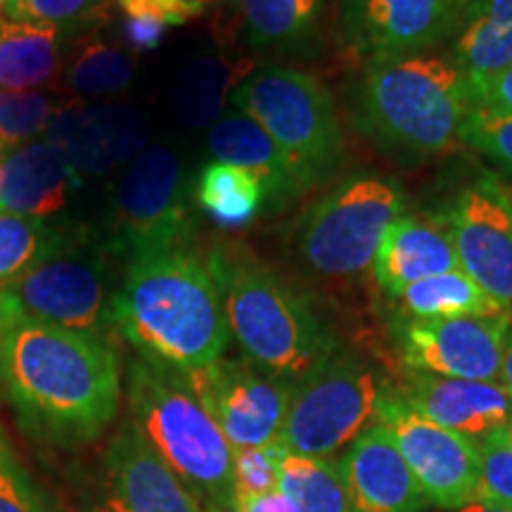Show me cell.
Returning a JSON list of instances; mask_svg holds the SVG:
<instances>
[{"instance_id":"6da1fadb","label":"cell","mask_w":512,"mask_h":512,"mask_svg":"<svg viewBox=\"0 0 512 512\" xmlns=\"http://www.w3.org/2000/svg\"><path fill=\"white\" fill-rule=\"evenodd\" d=\"M0 384L31 439L81 446L119 411V356L107 337L15 318L0 339Z\"/></svg>"},{"instance_id":"7a4b0ae2","label":"cell","mask_w":512,"mask_h":512,"mask_svg":"<svg viewBox=\"0 0 512 512\" xmlns=\"http://www.w3.org/2000/svg\"><path fill=\"white\" fill-rule=\"evenodd\" d=\"M114 330L147 361L183 373L219 361L230 330L209 261L188 245L128 261L114 294Z\"/></svg>"},{"instance_id":"3957f363","label":"cell","mask_w":512,"mask_h":512,"mask_svg":"<svg viewBox=\"0 0 512 512\" xmlns=\"http://www.w3.org/2000/svg\"><path fill=\"white\" fill-rule=\"evenodd\" d=\"M472 112L460 69L446 55L418 53L368 64L354 88L356 126L406 155H444L463 143Z\"/></svg>"},{"instance_id":"277c9868","label":"cell","mask_w":512,"mask_h":512,"mask_svg":"<svg viewBox=\"0 0 512 512\" xmlns=\"http://www.w3.org/2000/svg\"><path fill=\"white\" fill-rule=\"evenodd\" d=\"M207 261L230 337L256 368L297 384L339 347L309 299L271 268L226 249Z\"/></svg>"},{"instance_id":"5b68a950","label":"cell","mask_w":512,"mask_h":512,"mask_svg":"<svg viewBox=\"0 0 512 512\" xmlns=\"http://www.w3.org/2000/svg\"><path fill=\"white\" fill-rule=\"evenodd\" d=\"M126 399L128 425L202 508L235 510L233 446L192 394L183 370L138 356L128 366Z\"/></svg>"},{"instance_id":"8992f818","label":"cell","mask_w":512,"mask_h":512,"mask_svg":"<svg viewBox=\"0 0 512 512\" xmlns=\"http://www.w3.org/2000/svg\"><path fill=\"white\" fill-rule=\"evenodd\" d=\"M406 211L394 178L351 174L304 211L294 230V256L325 280H354L368 273L392 223Z\"/></svg>"},{"instance_id":"52a82bcc","label":"cell","mask_w":512,"mask_h":512,"mask_svg":"<svg viewBox=\"0 0 512 512\" xmlns=\"http://www.w3.org/2000/svg\"><path fill=\"white\" fill-rule=\"evenodd\" d=\"M230 102L278 143L309 190L337 171L344 155L342 124L335 98L313 74L290 67L259 69L233 88Z\"/></svg>"},{"instance_id":"ba28073f","label":"cell","mask_w":512,"mask_h":512,"mask_svg":"<svg viewBox=\"0 0 512 512\" xmlns=\"http://www.w3.org/2000/svg\"><path fill=\"white\" fill-rule=\"evenodd\" d=\"M389 392L368 358L337 347L297 382L278 444L294 456L335 458L375 425Z\"/></svg>"},{"instance_id":"9c48e42d","label":"cell","mask_w":512,"mask_h":512,"mask_svg":"<svg viewBox=\"0 0 512 512\" xmlns=\"http://www.w3.org/2000/svg\"><path fill=\"white\" fill-rule=\"evenodd\" d=\"M110 247L124 259L185 247L192 216L181 162L169 147H145L126 166L110 197Z\"/></svg>"},{"instance_id":"30bf717a","label":"cell","mask_w":512,"mask_h":512,"mask_svg":"<svg viewBox=\"0 0 512 512\" xmlns=\"http://www.w3.org/2000/svg\"><path fill=\"white\" fill-rule=\"evenodd\" d=\"M114 294L105 259L74 247L41 261L0 287L8 316L107 337L114 330Z\"/></svg>"},{"instance_id":"8fae6325","label":"cell","mask_w":512,"mask_h":512,"mask_svg":"<svg viewBox=\"0 0 512 512\" xmlns=\"http://www.w3.org/2000/svg\"><path fill=\"white\" fill-rule=\"evenodd\" d=\"M183 375L233 451L278 441L297 384L264 373L247 358H219Z\"/></svg>"},{"instance_id":"7c38bea8","label":"cell","mask_w":512,"mask_h":512,"mask_svg":"<svg viewBox=\"0 0 512 512\" xmlns=\"http://www.w3.org/2000/svg\"><path fill=\"white\" fill-rule=\"evenodd\" d=\"M377 422L392 434L430 505L460 510L477 501L479 441L451 432L415 411L399 392L384 396Z\"/></svg>"},{"instance_id":"4fadbf2b","label":"cell","mask_w":512,"mask_h":512,"mask_svg":"<svg viewBox=\"0 0 512 512\" xmlns=\"http://www.w3.org/2000/svg\"><path fill=\"white\" fill-rule=\"evenodd\" d=\"M467 0H339V36L368 64L448 43Z\"/></svg>"},{"instance_id":"5bb4252c","label":"cell","mask_w":512,"mask_h":512,"mask_svg":"<svg viewBox=\"0 0 512 512\" xmlns=\"http://www.w3.org/2000/svg\"><path fill=\"white\" fill-rule=\"evenodd\" d=\"M76 512H202V505L136 430L124 425L102 451Z\"/></svg>"},{"instance_id":"9a60e30c","label":"cell","mask_w":512,"mask_h":512,"mask_svg":"<svg viewBox=\"0 0 512 512\" xmlns=\"http://www.w3.org/2000/svg\"><path fill=\"white\" fill-rule=\"evenodd\" d=\"M510 313L494 318H399V349L408 370L456 380L501 382Z\"/></svg>"},{"instance_id":"2e32d148","label":"cell","mask_w":512,"mask_h":512,"mask_svg":"<svg viewBox=\"0 0 512 512\" xmlns=\"http://www.w3.org/2000/svg\"><path fill=\"white\" fill-rule=\"evenodd\" d=\"M460 271L496 302L512 309V195L496 178L465 185L441 216Z\"/></svg>"},{"instance_id":"e0dca14e","label":"cell","mask_w":512,"mask_h":512,"mask_svg":"<svg viewBox=\"0 0 512 512\" xmlns=\"http://www.w3.org/2000/svg\"><path fill=\"white\" fill-rule=\"evenodd\" d=\"M41 138L79 176H105L145 150L147 126L143 114L126 105L60 107Z\"/></svg>"},{"instance_id":"ac0fdd59","label":"cell","mask_w":512,"mask_h":512,"mask_svg":"<svg viewBox=\"0 0 512 512\" xmlns=\"http://www.w3.org/2000/svg\"><path fill=\"white\" fill-rule=\"evenodd\" d=\"M339 467L351 512H425L430 505L382 422L344 448Z\"/></svg>"},{"instance_id":"d6986e66","label":"cell","mask_w":512,"mask_h":512,"mask_svg":"<svg viewBox=\"0 0 512 512\" xmlns=\"http://www.w3.org/2000/svg\"><path fill=\"white\" fill-rule=\"evenodd\" d=\"M399 394L427 420L477 441L512 420V394L503 382L456 380L408 370Z\"/></svg>"},{"instance_id":"ffe728a7","label":"cell","mask_w":512,"mask_h":512,"mask_svg":"<svg viewBox=\"0 0 512 512\" xmlns=\"http://www.w3.org/2000/svg\"><path fill=\"white\" fill-rule=\"evenodd\" d=\"M81 176L43 138L10 145L0 162V214L50 221L67 209Z\"/></svg>"},{"instance_id":"44dd1931","label":"cell","mask_w":512,"mask_h":512,"mask_svg":"<svg viewBox=\"0 0 512 512\" xmlns=\"http://www.w3.org/2000/svg\"><path fill=\"white\" fill-rule=\"evenodd\" d=\"M456 268L458 254L444 219L403 211L384 235L370 273L389 297H396L420 280Z\"/></svg>"},{"instance_id":"7402d4cb","label":"cell","mask_w":512,"mask_h":512,"mask_svg":"<svg viewBox=\"0 0 512 512\" xmlns=\"http://www.w3.org/2000/svg\"><path fill=\"white\" fill-rule=\"evenodd\" d=\"M207 145L214 162L240 166L259 178L271 209H283L309 190L292 159L247 114H223L211 126Z\"/></svg>"},{"instance_id":"603a6c76","label":"cell","mask_w":512,"mask_h":512,"mask_svg":"<svg viewBox=\"0 0 512 512\" xmlns=\"http://www.w3.org/2000/svg\"><path fill=\"white\" fill-rule=\"evenodd\" d=\"M446 57L467 88L512 67V0H467Z\"/></svg>"},{"instance_id":"cb8c5ba5","label":"cell","mask_w":512,"mask_h":512,"mask_svg":"<svg viewBox=\"0 0 512 512\" xmlns=\"http://www.w3.org/2000/svg\"><path fill=\"white\" fill-rule=\"evenodd\" d=\"M69 29L17 22L0 5V91L31 93L55 79L64 64Z\"/></svg>"},{"instance_id":"d4e9b609","label":"cell","mask_w":512,"mask_h":512,"mask_svg":"<svg viewBox=\"0 0 512 512\" xmlns=\"http://www.w3.org/2000/svg\"><path fill=\"white\" fill-rule=\"evenodd\" d=\"M399 306V318L434 320V318H494L512 309L496 302L479 287L470 275L460 271H448L434 278L420 280L392 297Z\"/></svg>"},{"instance_id":"484cf974","label":"cell","mask_w":512,"mask_h":512,"mask_svg":"<svg viewBox=\"0 0 512 512\" xmlns=\"http://www.w3.org/2000/svg\"><path fill=\"white\" fill-rule=\"evenodd\" d=\"M64 83L79 98H107L131 86L136 57L117 41L88 34L64 57Z\"/></svg>"},{"instance_id":"4316f807","label":"cell","mask_w":512,"mask_h":512,"mask_svg":"<svg viewBox=\"0 0 512 512\" xmlns=\"http://www.w3.org/2000/svg\"><path fill=\"white\" fill-rule=\"evenodd\" d=\"M79 230L29 216L0 214V287L27 273L41 261L81 247Z\"/></svg>"},{"instance_id":"83f0119b","label":"cell","mask_w":512,"mask_h":512,"mask_svg":"<svg viewBox=\"0 0 512 512\" xmlns=\"http://www.w3.org/2000/svg\"><path fill=\"white\" fill-rule=\"evenodd\" d=\"M195 192L204 214L226 228L247 226L266 202L259 178L240 166L223 162L204 166Z\"/></svg>"},{"instance_id":"f1b7e54d","label":"cell","mask_w":512,"mask_h":512,"mask_svg":"<svg viewBox=\"0 0 512 512\" xmlns=\"http://www.w3.org/2000/svg\"><path fill=\"white\" fill-rule=\"evenodd\" d=\"M278 491L299 512H351L342 467L335 458L285 453L278 467Z\"/></svg>"},{"instance_id":"f546056e","label":"cell","mask_w":512,"mask_h":512,"mask_svg":"<svg viewBox=\"0 0 512 512\" xmlns=\"http://www.w3.org/2000/svg\"><path fill=\"white\" fill-rule=\"evenodd\" d=\"M325 0H235L254 46H294L316 29Z\"/></svg>"},{"instance_id":"4dcf8cb0","label":"cell","mask_w":512,"mask_h":512,"mask_svg":"<svg viewBox=\"0 0 512 512\" xmlns=\"http://www.w3.org/2000/svg\"><path fill=\"white\" fill-rule=\"evenodd\" d=\"M230 64L202 57L183 69L174 88V112L188 128L214 126L221 119L230 86Z\"/></svg>"},{"instance_id":"1f68e13d","label":"cell","mask_w":512,"mask_h":512,"mask_svg":"<svg viewBox=\"0 0 512 512\" xmlns=\"http://www.w3.org/2000/svg\"><path fill=\"white\" fill-rule=\"evenodd\" d=\"M55 112V102L36 91H0V138L5 145H22L41 138Z\"/></svg>"},{"instance_id":"d6a6232c","label":"cell","mask_w":512,"mask_h":512,"mask_svg":"<svg viewBox=\"0 0 512 512\" xmlns=\"http://www.w3.org/2000/svg\"><path fill=\"white\" fill-rule=\"evenodd\" d=\"M285 448L275 444L261 448H240L233 451V477H235V512L242 503L252 498L278 491V467L285 456Z\"/></svg>"},{"instance_id":"836d02e7","label":"cell","mask_w":512,"mask_h":512,"mask_svg":"<svg viewBox=\"0 0 512 512\" xmlns=\"http://www.w3.org/2000/svg\"><path fill=\"white\" fill-rule=\"evenodd\" d=\"M0 512H55L15 448L0 430Z\"/></svg>"},{"instance_id":"e575fe53","label":"cell","mask_w":512,"mask_h":512,"mask_svg":"<svg viewBox=\"0 0 512 512\" xmlns=\"http://www.w3.org/2000/svg\"><path fill=\"white\" fill-rule=\"evenodd\" d=\"M477 501L512 508V448L505 437V427L479 439Z\"/></svg>"},{"instance_id":"d590c367","label":"cell","mask_w":512,"mask_h":512,"mask_svg":"<svg viewBox=\"0 0 512 512\" xmlns=\"http://www.w3.org/2000/svg\"><path fill=\"white\" fill-rule=\"evenodd\" d=\"M105 3L107 0H8L3 12L17 22L72 29L81 19H91Z\"/></svg>"},{"instance_id":"8d00e7d4","label":"cell","mask_w":512,"mask_h":512,"mask_svg":"<svg viewBox=\"0 0 512 512\" xmlns=\"http://www.w3.org/2000/svg\"><path fill=\"white\" fill-rule=\"evenodd\" d=\"M463 143L512 169V114L475 110L463 128Z\"/></svg>"},{"instance_id":"74e56055","label":"cell","mask_w":512,"mask_h":512,"mask_svg":"<svg viewBox=\"0 0 512 512\" xmlns=\"http://www.w3.org/2000/svg\"><path fill=\"white\" fill-rule=\"evenodd\" d=\"M124 17H140L162 24L171 29L178 24H188L192 19L202 17L204 10L192 5L190 0H117Z\"/></svg>"},{"instance_id":"f35d334b","label":"cell","mask_w":512,"mask_h":512,"mask_svg":"<svg viewBox=\"0 0 512 512\" xmlns=\"http://www.w3.org/2000/svg\"><path fill=\"white\" fill-rule=\"evenodd\" d=\"M467 91H470V100L475 110L512 114V67L482 83H475Z\"/></svg>"},{"instance_id":"ab89813d","label":"cell","mask_w":512,"mask_h":512,"mask_svg":"<svg viewBox=\"0 0 512 512\" xmlns=\"http://www.w3.org/2000/svg\"><path fill=\"white\" fill-rule=\"evenodd\" d=\"M501 382L503 387L512 394V313H510V328L508 337H505V351H503V368H501Z\"/></svg>"},{"instance_id":"60d3db41","label":"cell","mask_w":512,"mask_h":512,"mask_svg":"<svg viewBox=\"0 0 512 512\" xmlns=\"http://www.w3.org/2000/svg\"><path fill=\"white\" fill-rule=\"evenodd\" d=\"M458 512H512V508H505V505L489 503V501H472L467 503L465 508H460Z\"/></svg>"},{"instance_id":"b9f144b4","label":"cell","mask_w":512,"mask_h":512,"mask_svg":"<svg viewBox=\"0 0 512 512\" xmlns=\"http://www.w3.org/2000/svg\"><path fill=\"white\" fill-rule=\"evenodd\" d=\"M192 5H197V8H202L204 12L211 10V8H219V5H226L228 0H190Z\"/></svg>"},{"instance_id":"7bdbcfd3","label":"cell","mask_w":512,"mask_h":512,"mask_svg":"<svg viewBox=\"0 0 512 512\" xmlns=\"http://www.w3.org/2000/svg\"><path fill=\"white\" fill-rule=\"evenodd\" d=\"M10 323H12V318L8 316V311H5L3 299H0V339H3L5 330H8V325H10Z\"/></svg>"},{"instance_id":"ee69618b","label":"cell","mask_w":512,"mask_h":512,"mask_svg":"<svg viewBox=\"0 0 512 512\" xmlns=\"http://www.w3.org/2000/svg\"><path fill=\"white\" fill-rule=\"evenodd\" d=\"M505 437H508V444L512 448V420L508 422V425H505Z\"/></svg>"},{"instance_id":"f6af8a7d","label":"cell","mask_w":512,"mask_h":512,"mask_svg":"<svg viewBox=\"0 0 512 512\" xmlns=\"http://www.w3.org/2000/svg\"><path fill=\"white\" fill-rule=\"evenodd\" d=\"M10 145H5V140L0 138V162H3V155H5V150H8Z\"/></svg>"},{"instance_id":"bcb514c9","label":"cell","mask_w":512,"mask_h":512,"mask_svg":"<svg viewBox=\"0 0 512 512\" xmlns=\"http://www.w3.org/2000/svg\"><path fill=\"white\" fill-rule=\"evenodd\" d=\"M202 512H235V510H226V508H202Z\"/></svg>"},{"instance_id":"7dc6e473","label":"cell","mask_w":512,"mask_h":512,"mask_svg":"<svg viewBox=\"0 0 512 512\" xmlns=\"http://www.w3.org/2000/svg\"><path fill=\"white\" fill-rule=\"evenodd\" d=\"M5 3H8V0H0V5H5Z\"/></svg>"}]
</instances>
